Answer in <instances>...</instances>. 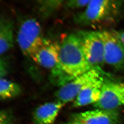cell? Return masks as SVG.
<instances>
[{"label":"cell","mask_w":124,"mask_h":124,"mask_svg":"<svg viewBox=\"0 0 124 124\" xmlns=\"http://www.w3.org/2000/svg\"><path fill=\"white\" fill-rule=\"evenodd\" d=\"M76 33L67 35L60 46L58 60L49 76L54 85L62 86L92 69Z\"/></svg>","instance_id":"1"},{"label":"cell","mask_w":124,"mask_h":124,"mask_svg":"<svg viewBox=\"0 0 124 124\" xmlns=\"http://www.w3.org/2000/svg\"><path fill=\"white\" fill-rule=\"evenodd\" d=\"M123 7L121 1L90 0L84 11L74 15V21L77 25L83 27L111 23L118 19Z\"/></svg>","instance_id":"2"},{"label":"cell","mask_w":124,"mask_h":124,"mask_svg":"<svg viewBox=\"0 0 124 124\" xmlns=\"http://www.w3.org/2000/svg\"><path fill=\"white\" fill-rule=\"evenodd\" d=\"M42 29L36 19L29 18L20 24L17 41L23 54L31 57L41 46L44 40Z\"/></svg>","instance_id":"3"},{"label":"cell","mask_w":124,"mask_h":124,"mask_svg":"<svg viewBox=\"0 0 124 124\" xmlns=\"http://www.w3.org/2000/svg\"><path fill=\"white\" fill-rule=\"evenodd\" d=\"M76 34L89 64L93 68L102 69L105 63L104 47L98 31L81 30Z\"/></svg>","instance_id":"4"},{"label":"cell","mask_w":124,"mask_h":124,"mask_svg":"<svg viewBox=\"0 0 124 124\" xmlns=\"http://www.w3.org/2000/svg\"><path fill=\"white\" fill-rule=\"evenodd\" d=\"M102 69L93 68L72 81L61 86L55 93L58 101L63 105L76 98L81 90L104 77Z\"/></svg>","instance_id":"5"},{"label":"cell","mask_w":124,"mask_h":124,"mask_svg":"<svg viewBox=\"0 0 124 124\" xmlns=\"http://www.w3.org/2000/svg\"><path fill=\"white\" fill-rule=\"evenodd\" d=\"M104 47L105 63L118 71H124V47L115 31H98Z\"/></svg>","instance_id":"6"},{"label":"cell","mask_w":124,"mask_h":124,"mask_svg":"<svg viewBox=\"0 0 124 124\" xmlns=\"http://www.w3.org/2000/svg\"><path fill=\"white\" fill-rule=\"evenodd\" d=\"M124 106V82L105 78L102 86L100 99L94 104L99 109L114 110Z\"/></svg>","instance_id":"7"},{"label":"cell","mask_w":124,"mask_h":124,"mask_svg":"<svg viewBox=\"0 0 124 124\" xmlns=\"http://www.w3.org/2000/svg\"><path fill=\"white\" fill-rule=\"evenodd\" d=\"M60 46L54 41L44 39L41 46L31 58L39 66L52 70L58 60Z\"/></svg>","instance_id":"8"},{"label":"cell","mask_w":124,"mask_h":124,"mask_svg":"<svg viewBox=\"0 0 124 124\" xmlns=\"http://www.w3.org/2000/svg\"><path fill=\"white\" fill-rule=\"evenodd\" d=\"M73 119L83 124H117L119 123V113L115 109H98L74 114Z\"/></svg>","instance_id":"9"},{"label":"cell","mask_w":124,"mask_h":124,"mask_svg":"<svg viewBox=\"0 0 124 124\" xmlns=\"http://www.w3.org/2000/svg\"><path fill=\"white\" fill-rule=\"evenodd\" d=\"M105 78L103 77L81 90L75 98L74 107H83L96 102L101 97L102 86Z\"/></svg>","instance_id":"10"},{"label":"cell","mask_w":124,"mask_h":124,"mask_svg":"<svg viewBox=\"0 0 124 124\" xmlns=\"http://www.w3.org/2000/svg\"><path fill=\"white\" fill-rule=\"evenodd\" d=\"M64 105L60 102H47L38 107L34 112V124H53Z\"/></svg>","instance_id":"11"},{"label":"cell","mask_w":124,"mask_h":124,"mask_svg":"<svg viewBox=\"0 0 124 124\" xmlns=\"http://www.w3.org/2000/svg\"><path fill=\"white\" fill-rule=\"evenodd\" d=\"M14 23L4 16L0 19V53L1 55L13 47Z\"/></svg>","instance_id":"12"},{"label":"cell","mask_w":124,"mask_h":124,"mask_svg":"<svg viewBox=\"0 0 124 124\" xmlns=\"http://www.w3.org/2000/svg\"><path fill=\"white\" fill-rule=\"evenodd\" d=\"M21 92L19 84L5 78L0 80V96L2 99L12 98L19 95Z\"/></svg>","instance_id":"13"},{"label":"cell","mask_w":124,"mask_h":124,"mask_svg":"<svg viewBox=\"0 0 124 124\" xmlns=\"http://www.w3.org/2000/svg\"><path fill=\"white\" fill-rule=\"evenodd\" d=\"M65 1L62 0H48L37 1L38 9L42 16L48 17L63 6Z\"/></svg>","instance_id":"14"},{"label":"cell","mask_w":124,"mask_h":124,"mask_svg":"<svg viewBox=\"0 0 124 124\" xmlns=\"http://www.w3.org/2000/svg\"><path fill=\"white\" fill-rule=\"evenodd\" d=\"M90 0H70L65 1L63 5L67 9H76L86 7Z\"/></svg>","instance_id":"15"},{"label":"cell","mask_w":124,"mask_h":124,"mask_svg":"<svg viewBox=\"0 0 124 124\" xmlns=\"http://www.w3.org/2000/svg\"><path fill=\"white\" fill-rule=\"evenodd\" d=\"M5 60H2L1 58L0 60V78H3L7 73V65L5 62Z\"/></svg>","instance_id":"16"},{"label":"cell","mask_w":124,"mask_h":124,"mask_svg":"<svg viewBox=\"0 0 124 124\" xmlns=\"http://www.w3.org/2000/svg\"><path fill=\"white\" fill-rule=\"evenodd\" d=\"M117 36L118 37L124 47V30L120 31H115Z\"/></svg>","instance_id":"17"},{"label":"cell","mask_w":124,"mask_h":124,"mask_svg":"<svg viewBox=\"0 0 124 124\" xmlns=\"http://www.w3.org/2000/svg\"><path fill=\"white\" fill-rule=\"evenodd\" d=\"M64 124H83L82 123L80 122L79 121H77L76 120L73 119L72 121L68 122L67 123H65Z\"/></svg>","instance_id":"18"}]
</instances>
